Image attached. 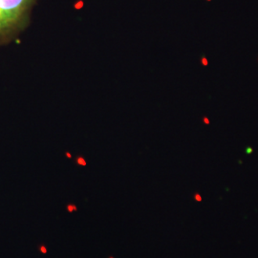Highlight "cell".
Masks as SVG:
<instances>
[{
  "mask_svg": "<svg viewBox=\"0 0 258 258\" xmlns=\"http://www.w3.org/2000/svg\"><path fill=\"white\" fill-rule=\"evenodd\" d=\"M109 258H114V257H113V256H110V257H109Z\"/></svg>",
  "mask_w": 258,
  "mask_h": 258,
  "instance_id": "8992f818",
  "label": "cell"
},
{
  "mask_svg": "<svg viewBox=\"0 0 258 258\" xmlns=\"http://www.w3.org/2000/svg\"><path fill=\"white\" fill-rule=\"evenodd\" d=\"M203 121H204L206 124H210V121L209 118H206V117H204V118H203Z\"/></svg>",
  "mask_w": 258,
  "mask_h": 258,
  "instance_id": "5b68a950",
  "label": "cell"
},
{
  "mask_svg": "<svg viewBox=\"0 0 258 258\" xmlns=\"http://www.w3.org/2000/svg\"><path fill=\"white\" fill-rule=\"evenodd\" d=\"M202 64H203V66H207L209 65V61H207V59H206V56H203L202 57Z\"/></svg>",
  "mask_w": 258,
  "mask_h": 258,
  "instance_id": "277c9868",
  "label": "cell"
},
{
  "mask_svg": "<svg viewBox=\"0 0 258 258\" xmlns=\"http://www.w3.org/2000/svg\"><path fill=\"white\" fill-rule=\"evenodd\" d=\"M209 1H210V0H209Z\"/></svg>",
  "mask_w": 258,
  "mask_h": 258,
  "instance_id": "52a82bcc",
  "label": "cell"
},
{
  "mask_svg": "<svg viewBox=\"0 0 258 258\" xmlns=\"http://www.w3.org/2000/svg\"><path fill=\"white\" fill-rule=\"evenodd\" d=\"M39 252L41 253H47V252H48V249H47V248L44 246V245H41V246H39Z\"/></svg>",
  "mask_w": 258,
  "mask_h": 258,
  "instance_id": "3957f363",
  "label": "cell"
},
{
  "mask_svg": "<svg viewBox=\"0 0 258 258\" xmlns=\"http://www.w3.org/2000/svg\"><path fill=\"white\" fill-rule=\"evenodd\" d=\"M66 210L68 212L72 213V212H76L77 211V206L75 205V204H68L67 206H66Z\"/></svg>",
  "mask_w": 258,
  "mask_h": 258,
  "instance_id": "7a4b0ae2",
  "label": "cell"
},
{
  "mask_svg": "<svg viewBox=\"0 0 258 258\" xmlns=\"http://www.w3.org/2000/svg\"><path fill=\"white\" fill-rule=\"evenodd\" d=\"M33 2L34 0H0V37L19 25Z\"/></svg>",
  "mask_w": 258,
  "mask_h": 258,
  "instance_id": "6da1fadb",
  "label": "cell"
}]
</instances>
